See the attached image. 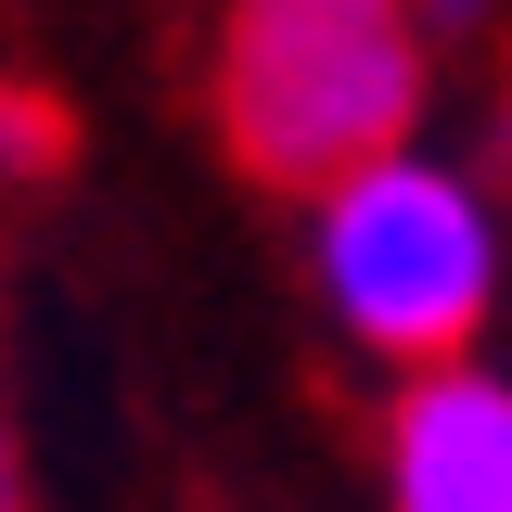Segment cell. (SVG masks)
Segmentation results:
<instances>
[{"instance_id":"3","label":"cell","mask_w":512,"mask_h":512,"mask_svg":"<svg viewBox=\"0 0 512 512\" xmlns=\"http://www.w3.org/2000/svg\"><path fill=\"white\" fill-rule=\"evenodd\" d=\"M384 512H512V384L448 346L384 410Z\"/></svg>"},{"instance_id":"5","label":"cell","mask_w":512,"mask_h":512,"mask_svg":"<svg viewBox=\"0 0 512 512\" xmlns=\"http://www.w3.org/2000/svg\"><path fill=\"white\" fill-rule=\"evenodd\" d=\"M410 13H423V39H474V13H487V0H410Z\"/></svg>"},{"instance_id":"4","label":"cell","mask_w":512,"mask_h":512,"mask_svg":"<svg viewBox=\"0 0 512 512\" xmlns=\"http://www.w3.org/2000/svg\"><path fill=\"white\" fill-rule=\"evenodd\" d=\"M0 167H52V116L0 90Z\"/></svg>"},{"instance_id":"2","label":"cell","mask_w":512,"mask_h":512,"mask_svg":"<svg viewBox=\"0 0 512 512\" xmlns=\"http://www.w3.org/2000/svg\"><path fill=\"white\" fill-rule=\"evenodd\" d=\"M320 205V308L333 333L359 346V359H448V346H474L487 308H500V205L474 167H448L423 141H384L359 167H333L308 192Z\"/></svg>"},{"instance_id":"6","label":"cell","mask_w":512,"mask_h":512,"mask_svg":"<svg viewBox=\"0 0 512 512\" xmlns=\"http://www.w3.org/2000/svg\"><path fill=\"white\" fill-rule=\"evenodd\" d=\"M0 512H26V448H13V410H0Z\"/></svg>"},{"instance_id":"1","label":"cell","mask_w":512,"mask_h":512,"mask_svg":"<svg viewBox=\"0 0 512 512\" xmlns=\"http://www.w3.org/2000/svg\"><path fill=\"white\" fill-rule=\"evenodd\" d=\"M423 90L436 39L410 0H231L218 26V141L269 192H320L333 167L410 141Z\"/></svg>"}]
</instances>
